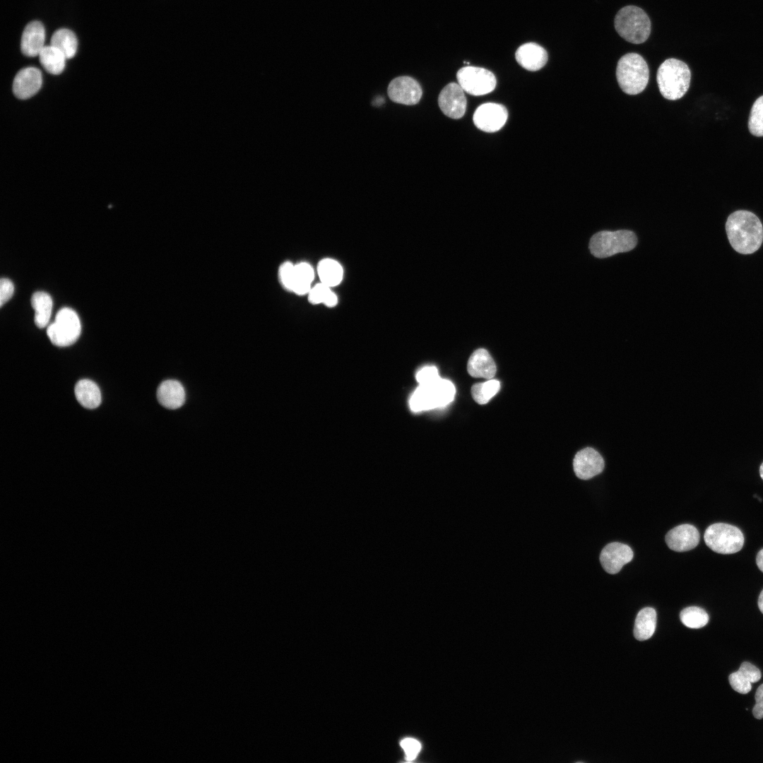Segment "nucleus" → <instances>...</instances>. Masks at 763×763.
<instances>
[{"instance_id":"f257e3e1","label":"nucleus","mask_w":763,"mask_h":763,"mask_svg":"<svg viewBox=\"0 0 763 763\" xmlns=\"http://www.w3.org/2000/svg\"><path fill=\"white\" fill-rule=\"evenodd\" d=\"M728 239L738 252L749 254L756 252L763 241V227L759 219L748 211L732 213L726 223Z\"/></svg>"},{"instance_id":"f03ea898","label":"nucleus","mask_w":763,"mask_h":763,"mask_svg":"<svg viewBox=\"0 0 763 763\" xmlns=\"http://www.w3.org/2000/svg\"><path fill=\"white\" fill-rule=\"evenodd\" d=\"M690 79V68L677 59L665 60L657 71L656 80L660 93L669 100L683 97L689 89Z\"/></svg>"},{"instance_id":"7ed1b4c3","label":"nucleus","mask_w":763,"mask_h":763,"mask_svg":"<svg viewBox=\"0 0 763 763\" xmlns=\"http://www.w3.org/2000/svg\"><path fill=\"white\" fill-rule=\"evenodd\" d=\"M616 78L622 90L628 95L641 93L649 79V70L644 58L637 53H627L618 61Z\"/></svg>"},{"instance_id":"20e7f679","label":"nucleus","mask_w":763,"mask_h":763,"mask_svg":"<svg viewBox=\"0 0 763 763\" xmlns=\"http://www.w3.org/2000/svg\"><path fill=\"white\" fill-rule=\"evenodd\" d=\"M617 32L633 44L644 42L651 32V21L646 13L636 6H626L616 14L614 20Z\"/></svg>"},{"instance_id":"39448f33","label":"nucleus","mask_w":763,"mask_h":763,"mask_svg":"<svg viewBox=\"0 0 763 763\" xmlns=\"http://www.w3.org/2000/svg\"><path fill=\"white\" fill-rule=\"evenodd\" d=\"M451 382L441 377L428 384H419L410 399V407L414 412H420L444 407L451 402L455 395Z\"/></svg>"},{"instance_id":"423d86ee","label":"nucleus","mask_w":763,"mask_h":763,"mask_svg":"<svg viewBox=\"0 0 763 763\" xmlns=\"http://www.w3.org/2000/svg\"><path fill=\"white\" fill-rule=\"evenodd\" d=\"M637 244L636 235L630 230L601 231L589 242L591 253L597 258H606L633 249Z\"/></svg>"},{"instance_id":"0eeeda50","label":"nucleus","mask_w":763,"mask_h":763,"mask_svg":"<svg viewBox=\"0 0 763 763\" xmlns=\"http://www.w3.org/2000/svg\"><path fill=\"white\" fill-rule=\"evenodd\" d=\"M704 539L706 545L713 551L720 554H733L740 551L744 545V536L736 526L716 523L705 531Z\"/></svg>"},{"instance_id":"6e6552de","label":"nucleus","mask_w":763,"mask_h":763,"mask_svg":"<svg viewBox=\"0 0 763 763\" xmlns=\"http://www.w3.org/2000/svg\"><path fill=\"white\" fill-rule=\"evenodd\" d=\"M81 325L77 313L71 308L59 310L54 321L47 329L50 341L57 346L66 347L74 343L80 336Z\"/></svg>"},{"instance_id":"1a4fd4ad","label":"nucleus","mask_w":763,"mask_h":763,"mask_svg":"<svg viewBox=\"0 0 763 763\" xmlns=\"http://www.w3.org/2000/svg\"><path fill=\"white\" fill-rule=\"evenodd\" d=\"M456 78L462 89L475 96L491 93L497 84L495 75L490 71L481 67H463L458 71Z\"/></svg>"},{"instance_id":"9d476101","label":"nucleus","mask_w":763,"mask_h":763,"mask_svg":"<svg viewBox=\"0 0 763 763\" xmlns=\"http://www.w3.org/2000/svg\"><path fill=\"white\" fill-rule=\"evenodd\" d=\"M507 118L508 111L504 105L487 102L476 109L473 119L478 129L492 133L499 131L505 124Z\"/></svg>"},{"instance_id":"9b49d317","label":"nucleus","mask_w":763,"mask_h":763,"mask_svg":"<svg viewBox=\"0 0 763 763\" xmlns=\"http://www.w3.org/2000/svg\"><path fill=\"white\" fill-rule=\"evenodd\" d=\"M389 98L397 103L413 105L420 101L422 90L418 82L410 76H399L393 79L387 89Z\"/></svg>"},{"instance_id":"f8f14e48","label":"nucleus","mask_w":763,"mask_h":763,"mask_svg":"<svg viewBox=\"0 0 763 763\" xmlns=\"http://www.w3.org/2000/svg\"><path fill=\"white\" fill-rule=\"evenodd\" d=\"M438 104L442 112L451 119L461 118L466 110L464 90L459 83H450L440 92Z\"/></svg>"},{"instance_id":"ddd939ff","label":"nucleus","mask_w":763,"mask_h":763,"mask_svg":"<svg viewBox=\"0 0 763 763\" xmlns=\"http://www.w3.org/2000/svg\"><path fill=\"white\" fill-rule=\"evenodd\" d=\"M633 551L626 544L613 542L605 545L600 555V562L609 574L618 573L622 567L633 558Z\"/></svg>"},{"instance_id":"4468645a","label":"nucleus","mask_w":763,"mask_h":763,"mask_svg":"<svg viewBox=\"0 0 763 763\" xmlns=\"http://www.w3.org/2000/svg\"><path fill=\"white\" fill-rule=\"evenodd\" d=\"M604 461L601 454L591 447L578 451L573 460L576 475L582 480H588L601 473L604 468Z\"/></svg>"},{"instance_id":"2eb2a0df","label":"nucleus","mask_w":763,"mask_h":763,"mask_svg":"<svg viewBox=\"0 0 763 763\" xmlns=\"http://www.w3.org/2000/svg\"><path fill=\"white\" fill-rule=\"evenodd\" d=\"M42 83L41 71L35 67H26L16 73L13 82V92L16 97L25 100L36 94Z\"/></svg>"},{"instance_id":"dca6fc26","label":"nucleus","mask_w":763,"mask_h":763,"mask_svg":"<svg viewBox=\"0 0 763 763\" xmlns=\"http://www.w3.org/2000/svg\"><path fill=\"white\" fill-rule=\"evenodd\" d=\"M699 539L698 530L690 524L679 525L669 531L666 536L667 545L676 552H685L694 548Z\"/></svg>"},{"instance_id":"f3484780","label":"nucleus","mask_w":763,"mask_h":763,"mask_svg":"<svg viewBox=\"0 0 763 763\" xmlns=\"http://www.w3.org/2000/svg\"><path fill=\"white\" fill-rule=\"evenodd\" d=\"M515 58L524 69L536 71L542 69L548 61L546 50L535 42H528L521 45L516 51Z\"/></svg>"},{"instance_id":"a211bd4d","label":"nucleus","mask_w":763,"mask_h":763,"mask_svg":"<svg viewBox=\"0 0 763 763\" xmlns=\"http://www.w3.org/2000/svg\"><path fill=\"white\" fill-rule=\"evenodd\" d=\"M45 40L44 25L40 21H32L24 28L20 40V49L27 57L38 56Z\"/></svg>"},{"instance_id":"6ab92c4d","label":"nucleus","mask_w":763,"mask_h":763,"mask_svg":"<svg viewBox=\"0 0 763 763\" xmlns=\"http://www.w3.org/2000/svg\"><path fill=\"white\" fill-rule=\"evenodd\" d=\"M157 398L163 407L177 409L183 406L186 394L182 384L175 379L162 382L157 390Z\"/></svg>"},{"instance_id":"aec40b11","label":"nucleus","mask_w":763,"mask_h":763,"mask_svg":"<svg viewBox=\"0 0 763 763\" xmlns=\"http://www.w3.org/2000/svg\"><path fill=\"white\" fill-rule=\"evenodd\" d=\"M467 369L473 377L490 379L495 376L497 367L487 350L480 348L470 356Z\"/></svg>"},{"instance_id":"412c9836","label":"nucleus","mask_w":763,"mask_h":763,"mask_svg":"<svg viewBox=\"0 0 763 763\" xmlns=\"http://www.w3.org/2000/svg\"><path fill=\"white\" fill-rule=\"evenodd\" d=\"M78 402L84 408L93 409L101 403V393L97 385L91 380L78 381L74 389Z\"/></svg>"},{"instance_id":"4be33fe9","label":"nucleus","mask_w":763,"mask_h":763,"mask_svg":"<svg viewBox=\"0 0 763 763\" xmlns=\"http://www.w3.org/2000/svg\"><path fill=\"white\" fill-rule=\"evenodd\" d=\"M656 626V612L655 609L646 607L641 609L637 614L634 627V635L639 641H644L653 634Z\"/></svg>"},{"instance_id":"5701e85b","label":"nucleus","mask_w":763,"mask_h":763,"mask_svg":"<svg viewBox=\"0 0 763 763\" xmlns=\"http://www.w3.org/2000/svg\"><path fill=\"white\" fill-rule=\"evenodd\" d=\"M31 305L35 310V325L40 329L45 327L52 314L53 303L51 296L45 292H36L31 297Z\"/></svg>"},{"instance_id":"b1692460","label":"nucleus","mask_w":763,"mask_h":763,"mask_svg":"<svg viewBox=\"0 0 763 763\" xmlns=\"http://www.w3.org/2000/svg\"><path fill=\"white\" fill-rule=\"evenodd\" d=\"M38 57L43 68L48 73L54 75L59 74L64 71L67 59L59 49L52 45H45Z\"/></svg>"},{"instance_id":"393cba45","label":"nucleus","mask_w":763,"mask_h":763,"mask_svg":"<svg viewBox=\"0 0 763 763\" xmlns=\"http://www.w3.org/2000/svg\"><path fill=\"white\" fill-rule=\"evenodd\" d=\"M317 273L321 283L333 288L342 281L343 269L339 262L333 259L326 258L319 262Z\"/></svg>"},{"instance_id":"a878e982","label":"nucleus","mask_w":763,"mask_h":763,"mask_svg":"<svg viewBox=\"0 0 763 763\" xmlns=\"http://www.w3.org/2000/svg\"><path fill=\"white\" fill-rule=\"evenodd\" d=\"M314 271L307 262L295 264L291 292L297 295L307 294L312 288Z\"/></svg>"},{"instance_id":"bb28decb","label":"nucleus","mask_w":763,"mask_h":763,"mask_svg":"<svg viewBox=\"0 0 763 763\" xmlns=\"http://www.w3.org/2000/svg\"><path fill=\"white\" fill-rule=\"evenodd\" d=\"M51 45L59 49L68 59L75 56L78 48V40L71 30L61 28L52 35Z\"/></svg>"},{"instance_id":"cd10ccee","label":"nucleus","mask_w":763,"mask_h":763,"mask_svg":"<svg viewBox=\"0 0 763 763\" xmlns=\"http://www.w3.org/2000/svg\"><path fill=\"white\" fill-rule=\"evenodd\" d=\"M331 288L321 282L312 287L307 293L309 302L312 304H324L328 307L336 306L338 297Z\"/></svg>"},{"instance_id":"c85d7f7f","label":"nucleus","mask_w":763,"mask_h":763,"mask_svg":"<svg viewBox=\"0 0 763 763\" xmlns=\"http://www.w3.org/2000/svg\"><path fill=\"white\" fill-rule=\"evenodd\" d=\"M683 625L692 629H699L705 626L709 621V615L702 608L690 606L684 608L680 614Z\"/></svg>"},{"instance_id":"c756f323","label":"nucleus","mask_w":763,"mask_h":763,"mask_svg":"<svg viewBox=\"0 0 763 763\" xmlns=\"http://www.w3.org/2000/svg\"><path fill=\"white\" fill-rule=\"evenodd\" d=\"M499 382L490 379L487 382L473 384L471 387V395L478 403L485 404L499 391Z\"/></svg>"},{"instance_id":"7c9ffc66","label":"nucleus","mask_w":763,"mask_h":763,"mask_svg":"<svg viewBox=\"0 0 763 763\" xmlns=\"http://www.w3.org/2000/svg\"><path fill=\"white\" fill-rule=\"evenodd\" d=\"M748 129L753 136H763V95L758 97L752 106Z\"/></svg>"},{"instance_id":"2f4dec72","label":"nucleus","mask_w":763,"mask_h":763,"mask_svg":"<svg viewBox=\"0 0 763 763\" xmlns=\"http://www.w3.org/2000/svg\"><path fill=\"white\" fill-rule=\"evenodd\" d=\"M728 681L732 688L740 694H747L752 689L750 678L740 669L729 675Z\"/></svg>"},{"instance_id":"473e14b6","label":"nucleus","mask_w":763,"mask_h":763,"mask_svg":"<svg viewBox=\"0 0 763 763\" xmlns=\"http://www.w3.org/2000/svg\"><path fill=\"white\" fill-rule=\"evenodd\" d=\"M295 264L290 261L284 262L279 268L278 276L280 282L286 290L291 291Z\"/></svg>"},{"instance_id":"72a5a7b5","label":"nucleus","mask_w":763,"mask_h":763,"mask_svg":"<svg viewBox=\"0 0 763 763\" xmlns=\"http://www.w3.org/2000/svg\"><path fill=\"white\" fill-rule=\"evenodd\" d=\"M439 378L437 369L434 366L425 367L416 374V379L419 384H431Z\"/></svg>"},{"instance_id":"f704fd0d","label":"nucleus","mask_w":763,"mask_h":763,"mask_svg":"<svg viewBox=\"0 0 763 763\" xmlns=\"http://www.w3.org/2000/svg\"><path fill=\"white\" fill-rule=\"evenodd\" d=\"M401 746L405 752L406 759L409 761L414 759L421 749L419 741L411 738L402 740Z\"/></svg>"},{"instance_id":"c9c22d12","label":"nucleus","mask_w":763,"mask_h":763,"mask_svg":"<svg viewBox=\"0 0 763 763\" xmlns=\"http://www.w3.org/2000/svg\"><path fill=\"white\" fill-rule=\"evenodd\" d=\"M14 286L8 278H1L0 280V306L2 307L13 295Z\"/></svg>"},{"instance_id":"e433bc0d","label":"nucleus","mask_w":763,"mask_h":763,"mask_svg":"<svg viewBox=\"0 0 763 763\" xmlns=\"http://www.w3.org/2000/svg\"><path fill=\"white\" fill-rule=\"evenodd\" d=\"M755 704L752 709V714L757 719L763 718V684L759 685L755 695Z\"/></svg>"},{"instance_id":"4c0bfd02","label":"nucleus","mask_w":763,"mask_h":763,"mask_svg":"<svg viewBox=\"0 0 763 763\" xmlns=\"http://www.w3.org/2000/svg\"><path fill=\"white\" fill-rule=\"evenodd\" d=\"M756 563L760 571L763 572V548L757 555Z\"/></svg>"},{"instance_id":"58836bf2","label":"nucleus","mask_w":763,"mask_h":763,"mask_svg":"<svg viewBox=\"0 0 763 763\" xmlns=\"http://www.w3.org/2000/svg\"><path fill=\"white\" fill-rule=\"evenodd\" d=\"M758 607L762 613H763V590L761 591L758 598Z\"/></svg>"},{"instance_id":"ea45409f","label":"nucleus","mask_w":763,"mask_h":763,"mask_svg":"<svg viewBox=\"0 0 763 763\" xmlns=\"http://www.w3.org/2000/svg\"><path fill=\"white\" fill-rule=\"evenodd\" d=\"M383 102L384 98L382 97H378L374 100V104L377 106L381 105Z\"/></svg>"},{"instance_id":"a19ab883","label":"nucleus","mask_w":763,"mask_h":763,"mask_svg":"<svg viewBox=\"0 0 763 763\" xmlns=\"http://www.w3.org/2000/svg\"><path fill=\"white\" fill-rule=\"evenodd\" d=\"M759 475H760V477L762 478V479L763 480V463L761 464V466L759 467Z\"/></svg>"}]
</instances>
